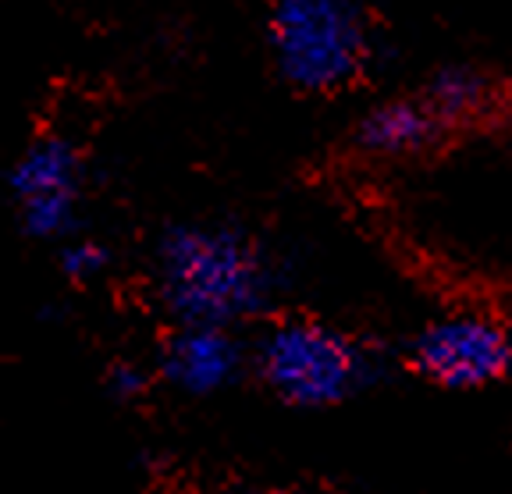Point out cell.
<instances>
[{"mask_svg":"<svg viewBox=\"0 0 512 494\" xmlns=\"http://www.w3.org/2000/svg\"><path fill=\"white\" fill-rule=\"evenodd\" d=\"M8 192L18 228L36 242L61 246L64 239L79 235L86 153L64 132H40L11 164Z\"/></svg>","mask_w":512,"mask_h":494,"instance_id":"277c9868","label":"cell"},{"mask_svg":"<svg viewBox=\"0 0 512 494\" xmlns=\"http://www.w3.org/2000/svg\"><path fill=\"white\" fill-rule=\"evenodd\" d=\"M150 288L175 324L239 327L267 313L281 274L271 253L235 224L178 221L153 242Z\"/></svg>","mask_w":512,"mask_h":494,"instance_id":"6da1fadb","label":"cell"},{"mask_svg":"<svg viewBox=\"0 0 512 494\" xmlns=\"http://www.w3.org/2000/svg\"><path fill=\"white\" fill-rule=\"evenodd\" d=\"M246 370V345L235 327L175 324L160 342L157 374L189 399H210L228 391Z\"/></svg>","mask_w":512,"mask_h":494,"instance_id":"8992f818","label":"cell"},{"mask_svg":"<svg viewBox=\"0 0 512 494\" xmlns=\"http://www.w3.org/2000/svg\"><path fill=\"white\" fill-rule=\"evenodd\" d=\"M104 388L114 402H139L150 388V370L136 359H114L104 374Z\"/></svg>","mask_w":512,"mask_h":494,"instance_id":"30bf717a","label":"cell"},{"mask_svg":"<svg viewBox=\"0 0 512 494\" xmlns=\"http://www.w3.org/2000/svg\"><path fill=\"white\" fill-rule=\"evenodd\" d=\"M445 132L448 128L441 125V118L427 107L424 96L416 93L392 96V100H381L370 111H363L352 128V139L367 157L395 160L427 153L445 139Z\"/></svg>","mask_w":512,"mask_h":494,"instance_id":"52a82bcc","label":"cell"},{"mask_svg":"<svg viewBox=\"0 0 512 494\" xmlns=\"http://www.w3.org/2000/svg\"><path fill=\"white\" fill-rule=\"evenodd\" d=\"M253 370L274 399L296 409H335L377 374L374 352L349 331L313 317H285L260 331Z\"/></svg>","mask_w":512,"mask_h":494,"instance_id":"3957f363","label":"cell"},{"mask_svg":"<svg viewBox=\"0 0 512 494\" xmlns=\"http://www.w3.org/2000/svg\"><path fill=\"white\" fill-rule=\"evenodd\" d=\"M420 96L427 100L434 114L441 118V125L452 132L459 125H473L477 118L495 107L498 89L491 82L488 72L470 68V64H445L438 72H431V79L424 82Z\"/></svg>","mask_w":512,"mask_h":494,"instance_id":"ba28073f","label":"cell"},{"mask_svg":"<svg viewBox=\"0 0 512 494\" xmlns=\"http://www.w3.org/2000/svg\"><path fill=\"white\" fill-rule=\"evenodd\" d=\"M57 271L72 285H93L111 271V249L89 235H72L57 246Z\"/></svg>","mask_w":512,"mask_h":494,"instance_id":"9c48e42d","label":"cell"},{"mask_svg":"<svg viewBox=\"0 0 512 494\" xmlns=\"http://www.w3.org/2000/svg\"><path fill=\"white\" fill-rule=\"evenodd\" d=\"M406 356L409 367L438 388H491L512 374V331L488 313L456 310L427 320Z\"/></svg>","mask_w":512,"mask_h":494,"instance_id":"5b68a950","label":"cell"},{"mask_svg":"<svg viewBox=\"0 0 512 494\" xmlns=\"http://www.w3.org/2000/svg\"><path fill=\"white\" fill-rule=\"evenodd\" d=\"M374 25L360 0H271L267 50L278 75L310 96L356 86L374 64Z\"/></svg>","mask_w":512,"mask_h":494,"instance_id":"7a4b0ae2","label":"cell"}]
</instances>
